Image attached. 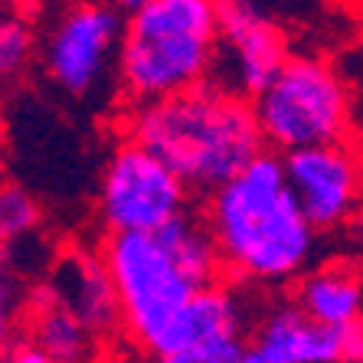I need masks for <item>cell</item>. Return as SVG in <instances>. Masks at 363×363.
Segmentation results:
<instances>
[{
  "label": "cell",
  "instance_id": "cell-10",
  "mask_svg": "<svg viewBox=\"0 0 363 363\" xmlns=\"http://www.w3.org/2000/svg\"><path fill=\"white\" fill-rule=\"evenodd\" d=\"M252 301L242 291L239 281H226L196 291L194 301L177 314V321L154 347V363H194L196 357L213 344L223 340H239L252 334Z\"/></svg>",
  "mask_w": 363,
  "mask_h": 363
},
{
  "label": "cell",
  "instance_id": "cell-2",
  "mask_svg": "<svg viewBox=\"0 0 363 363\" xmlns=\"http://www.w3.org/2000/svg\"><path fill=\"white\" fill-rule=\"evenodd\" d=\"M128 141L164 161L190 194H213L265 154L252 101L229 92L216 79L164 101L135 105Z\"/></svg>",
  "mask_w": 363,
  "mask_h": 363
},
{
  "label": "cell",
  "instance_id": "cell-3",
  "mask_svg": "<svg viewBox=\"0 0 363 363\" xmlns=\"http://www.w3.org/2000/svg\"><path fill=\"white\" fill-rule=\"evenodd\" d=\"M118 50L121 92L135 105L164 101L210 82L220 56V17L210 0H135Z\"/></svg>",
  "mask_w": 363,
  "mask_h": 363
},
{
  "label": "cell",
  "instance_id": "cell-7",
  "mask_svg": "<svg viewBox=\"0 0 363 363\" xmlns=\"http://www.w3.org/2000/svg\"><path fill=\"white\" fill-rule=\"evenodd\" d=\"M125 26V4H76L60 10L40 43L46 79L72 99L92 95L118 66Z\"/></svg>",
  "mask_w": 363,
  "mask_h": 363
},
{
  "label": "cell",
  "instance_id": "cell-5",
  "mask_svg": "<svg viewBox=\"0 0 363 363\" xmlns=\"http://www.w3.org/2000/svg\"><path fill=\"white\" fill-rule=\"evenodd\" d=\"M99 255L121 304V330L151 357L200 288L174 265L154 236H105Z\"/></svg>",
  "mask_w": 363,
  "mask_h": 363
},
{
  "label": "cell",
  "instance_id": "cell-4",
  "mask_svg": "<svg viewBox=\"0 0 363 363\" xmlns=\"http://www.w3.org/2000/svg\"><path fill=\"white\" fill-rule=\"evenodd\" d=\"M252 111L272 154L344 144L350 131V92L340 72L321 56H291Z\"/></svg>",
  "mask_w": 363,
  "mask_h": 363
},
{
  "label": "cell",
  "instance_id": "cell-16",
  "mask_svg": "<svg viewBox=\"0 0 363 363\" xmlns=\"http://www.w3.org/2000/svg\"><path fill=\"white\" fill-rule=\"evenodd\" d=\"M40 30L23 10H0V82H13L40 56Z\"/></svg>",
  "mask_w": 363,
  "mask_h": 363
},
{
  "label": "cell",
  "instance_id": "cell-8",
  "mask_svg": "<svg viewBox=\"0 0 363 363\" xmlns=\"http://www.w3.org/2000/svg\"><path fill=\"white\" fill-rule=\"evenodd\" d=\"M220 56L213 79L252 101L291 60L288 33L269 10L249 0H220Z\"/></svg>",
  "mask_w": 363,
  "mask_h": 363
},
{
  "label": "cell",
  "instance_id": "cell-13",
  "mask_svg": "<svg viewBox=\"0 0 363 363\" xmlns=\"http://www.w3.org/2000/svg\"><path fill=\"white\" fill-rule=\"evenodd\" d=\"M295 304L311 321L340 330L363 318V275L350 262L318 265L298 279Z\"/></svg>",
  "mask_w": 363,
  "mask_h": 363
},
{
  "label": "cell",
  "instance_id": "cell-23",
  "mask_svg": "<svg viewBox=\"0 0 363 363\" xmlns=\"http://www.w3.org/2000/svg\"><path fill=\"white\" fill-rule=\"evenodd\" d=\"M0 10H4V7H0Z\"/></svg>",
  "mask_w": 363,
  "mask_h": 363
},
{
  "label": "cell",
  "instance_id": "cell-6",
  "mask_svg": "<svg viewBox=\"0 0 363 363\" xmlns=\"http://www.w3.org/2000/svg\"><path fill=\"white\" fill-rule=\"evenodd\" d=\"M95 210L108 236H154L190 213V186L141 144L121 141L101 167Z\"/></svg>",
  "mask_w": 363,
  "mask_h": 363
},
{
  "label": "cell",
  "instance_id": "cell-19",
  "mask_svg": "<svg viewBox=\"0 0 363 363\" xmlns=\"http://www.w3.org/2000/svg\"><path fill=\"white\" fill-rule=\"evenodd\" d=\"M340 363H363V318L340 328Z\"/></svg>",
  "mask_w": 363,
  "mask_h": 363
},
{
  "label": "cell",
  "instance_id": "cell-9",
  "mask_svg": "<svg viewBox=\"0 0 363 363\" xmlns=\"http://www.w3.org/2000/svg\"><path fill=\"white\" fill-rule=\"evenodd\" d=\"M285 177L301 213L318 233L340 229L357 216L363 196V167L347 141L288 154Z\"/></svg>",
  "mask_w": 363,
  "mask_h": 363
},
{
  "label": "cell",
  "instance_id": "cell-21",
  "mask_svg": "<svg viewBox=\"0 0 363 363\" xmlns=\"http://www.w3.org/2000/svg\"><path fill=\"white\" fill-rule=\"evenodd\" d=\"M347 245H350V252L363 259V213H357L354 220L347 223Z\"/></svg>",
  "mask_w": 363,
  "mask_h": 363
},
{
  "label": "cell",
  "instance_id": "cell-18",
  "mask_svg": "<svg viewBox=\"0 0 363 363\" xmlns=\"http://www.w3.org/2000/svg\"><path fill=\"white\" fill-rule=\"evenodd\" d=\"M26 301H30V295L20 285L17 272L7 265V259H0V337L17 328L20 314L26 311Z\"/></svg>",
  "mask_w": 363,
  "mask_h": 363
},
{
  "label": "cell",
  "instance_id": "cell-11",
  "mask_svg": "<svg viewBox=\"0 0 363 363\" xmlns=\"http://www.w3.org/2000/svg\"><path fill=\"white\" fill-rule=\"evenodd\" d=\"M52 295L76 314L95 337H108L121 330V304L101 255L92 249H66L50 269L46 281Z\"/></svg>",
  "mask_w": 363,
  "mask_h": 363
},
{
  "label": "cell",
  "instance_id": "cell-20",
  "mask_svg": "<svg viewBox=\"0 0 363 363\" xmlns=\"http://www.w3.org/2000/svg\"><path fill=\"white\" fill-rule=\"evenodd\" d=\"M10 363H56V360L46 350H40L33 340H23V344H17L10 350Z\"/></svg>",
  "mask_w": 363,
  "mask_h": 363
},
{
  "label": "cell",
  "instance_id": "cell-1",
  "mask_svg": "<svg viewBox=\"0 0 363 363\" xmlns=\"http://www.w3.org/2000/svg\"><path fill=\"white\" fill-rule=\"evenodd\" d=\"M203 223L226 275L249 285H285L311 272L318 229L298 206L281 154H259L242 174L213 190Z\"/></svg>",
  "mask_w": 363,
  "mask_h": 363
},
{
  "label": "cell",
  "instance_id": "cell-17",
  "mask_svg": "<svg viewBox=\"0 0 363 363\" xmlns=\"http://www.w3.org/2000/svg\"><path fill=\"white\" fill-rule=\"evenodd\" d=\"M40 203L20 184H0V245L23 242L40 226Z\"/></svg>",
  "mask_w": 363,
  "mask_h": 363
},
{
  "label": "cell",
  "instance_id": "cell-15",
  "mask_svg": "<svg viewBox=\"0 0 363 363\" xmlns=\"http://www.w3.org/2000/svg\"><path fill=\"white\" fill-rule=\"evenodd\" d=\"M154 239L161 242V249L174 259V265H177V269L184 272L186 279L194 281L200 291L223 281L226 269H223L220 249H216V242H213L203 216H196V213H184L180 220L167 223L161 233H154Z\"/></svg>",
  "mask_w": 363,
  "mask_h": 363
},
{
  "label": "cell",
  "instance_id": "cell-12",
  "mask_svg": "<svg viewBox=\"0 0 363 363\" xmlns=\"http://www.w3.org/2000/svg\"><path fill=\"white\" fill-rule=\"evenodd\" d=\"M249 344L265 363H340V330L311 321L295 301L269 308L255 321Z\"/></svg>",
  "mask_w": 363,
  "mask_h": 363
},
{
  "label": "cell",
  "instance_id": "cell-14",
  "mask_svg": "<svg viewBox=\"0 0 363 363\" xmlns=\"http://www.w3.org/2000/svg\"><path fill=\"white\" fill-rule=\"evenodd\" d=\"M26 324L30 340L56 363H99V337L46 285L30 291Z\"/></svg>",
  "mask_w": 363,
  "mask_h": 363
},
{
  "label": "cell",
  "instance_id": "cell-22",
  "mask_svg": "<svg viewBox=\"0 0 363 363\" xmlns=\"http://www.w3.org/2000/svg\"><path fill=\"white\" fill-rule=\"evenodd\" d=\"M242 363H265V357L259 354V350H255L252 344H249V350H245V354H242Z\"/></svg>",
  "mask_w": 363,
  "mask_h": 363
}]
</instances>
